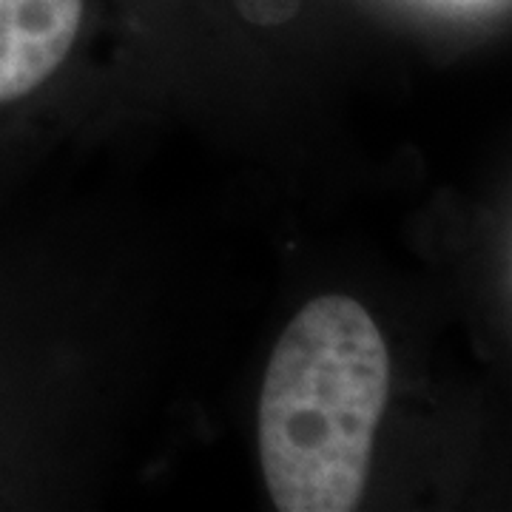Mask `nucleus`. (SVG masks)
I'll use <instances>...</instances> for the list:
<instances>
[{"label": "nucleus", "instance_id": "f257e3e1", "mask_svg": "<svg viewBox=\"0 0 512 512\" xmlns=\"http://www.w3.org/2000/svg\"><path fill=\"white\" fill-rule=\"evenodd\" d=\"M387 390L382 330L356 299L330 293L293 316L259 399V456L276 510H356Z\"/></svg>", "mask_w": 512, "mask_h": 512}, {"label": "nucleus", "instance_id": "f03ea898", "mask_svg": "<svg viewBox=\"0 0 512 512\" xmlns=\"http://www.w3.org/2000/svg\"><path fill=\"white\" fill-rule=\"evenodd\" d=\"M83 0H0V103L26 97L72 52Z\"/></svg>", "mask_w": 512, "mask_h": 512}]
</instances>
